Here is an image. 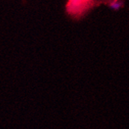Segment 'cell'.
Here are the masks:
<instances>
[{
    "instance_id": "obj_1",
    "label": "cell",
    "mask_w": 129,
    "mask_h": 129,
    "mask_svg": "<svg viewBox=\"0 0 129 129\" xmlns=\"http://www.w3.org/2000/svg\"><path fill=\"white\" fill-rule=\"evenodd\" d=\"M121 6H122V3H120V2H118V1H115V2H113L111 4H110V7L113 9V10H119L120 7H121Z\"/></svg>"
},
{
    "instance_id": "obj_2",
    "label": "cell",
    "mask_w": 129,
    "mask_h": 129,
    "mask_svg": "<svg viewBox=\"0 0 129 129\" xmlns=\"http://www.w3.org/2000/svg\"><path fill=\"white\" fill-rule=\"evenodd\" d=\"M85 1H86V0H71V2L73 3H74V4H80V3H83V2H85Z\"/></svg>"
}]
</instances>
